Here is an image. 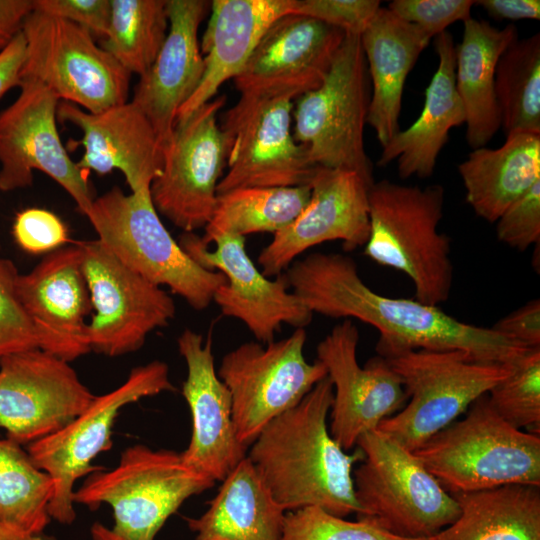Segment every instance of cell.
Wrapping results in <instances>:
<instances>
[{"mask_svg": "<svg viewBox=\"0 0 540 540\" xmlns=\"http://www.w3.org/2000/svg\"><path fill=\"white\" fill-rule=\"evenodd\" d=\"M332 402L327 376L250 445L248 459L286 512L315 506L342 518L361 514L353 466L364 455L358 447L348 454L332 438L327 426Z\"/></svg>", "mask_w": 540, "mask_h": 540, "instance_id": "cell-2", "label": "cell"}, {"mask_svg": "<svg viewBox=\"0 0 540 540\" xmlns=\"http://www.w3.org/2000/svg\"><path fill=\"white\" fill-rule=\"evenodd\" d=\"M283 275L313 314L354 318L376 328V350L382 357L417 349L459 350L480 362L514 365L531 349L491 327L459 321L438 306L379 294L343 253L308 254L293 261Z\"/></svg>", "mask_w": 540, "mask_h": 540, "instance_id": "cell-1", "label": "cell"}, {"mask_svg": "<svg viewBox=\"0 0 540 540\" xmlns=\"http://www.w3.org/2000/svg\"><path fill=\"white\" fill-rule=\"evenodd\" d=\"M496 413L509 425L540 433V347L531 348L510 374L488 393Z\"/></svg>", "mask_w": 540, "mask_h": 540, "instance_id": "cell-37", "label": "cell"}, {"mask_svg": "<svg viewBox=\"0 0 540 540\" xmlns=\"http://www.w3.org/2000/svg\"><path fill=\"white\" fill-rule=\"evenodd\" d=\"M215 481L184 463L181 453L143 444L127 447L112 469L99 468L74 491V504H108L113 524L94 522L91 540H155L167 520Z\"/></svg>", "mask_w": 540, "mask_h": 540, "instance_id": "cell-3", "label": "cell"}, {"mask_svg": "<svg viewBox=\"0 0 540 540\" xmlns=\"http://www.w3.org/2000/svg\"><path fill=\"white\" fill-rule=\"evenodd\" d=\"M444 188L382 179L369 189V235L364 254L407 275L415 299L433 306L448 300L453 283L451 240L438 231Z\"/></svg>", "mask_w": 540, "mask_h": 540, "instance_id": "cell-4", "label": "cell"}, {"mask_svg": "<svg viewBox=\"0 0 540 540\" xmlns=\"http://www.w3.org/2000/svg\"><path fill=\"white\" fill-rule=\"evenodd\" d=\"M12 234L19 247L30 254H48L69 242L66 224L43 208H28L17 213Z\"/></svg>", "mask_w": 540, "mask_h": 540, "instance_id": "cell-42", "label": "cell"}, {"mask_svg": "<svg viewBox=\"0 0 540 540\" xmlns=\"http://www.w3.org/2000/svg\"><path fill=\"white\" fill-rule=\"evenodd\" d=\"M169 28L166 0H111L108 31L100 46L130 74H145Z\"/></svg>", "mask_w": 540, "mask_h": 540, "instance_id": "cell-36", "label": "cell"}, {"mask_svg": "<svg viewBox=\"0 0 540 540\" xmlns=\"http://www.w3.org/2000/svg\"><path fill=\"white\" fill-rule=\"evenodd\" d=\"M458 172L469 206L477 216L495 223L540 181V134L512 132L496 149H473Z\"/></svg>", "mask_w": 540, "mask_h": 540, "instance_id": "cell-30", "label": "cell"}, {"mask_svg": "<svg viewBox=\"0 0 540 540\" xmlns=\"http://www.w3.org/2000/svg\"><path fill=\"white\" fill-rule=\"evenodd\" d=\"M409 402L376 429L410 451L451 424L514 365L480 362L459 350H408L384 357Z\"/></svg>", "mask_w": 540, "mask_h": 540, "instance_id": "cell-8", "label": "cell"}, {"mask_svg": "<svg viewBox=\"0 0 540 540\" xmlns=\"http://www.w3.org/2000/svg\"><path fill=\"white\" fill-rule=\"evenodd\" d=\"M460 514L431 540H540V486L452 494Z\"/></svg>", "mask_w": 540, "mask_h": 540, "instance_id": "cell-32", "label": "cell"}, {"mask_svg": "<svg viewBox=\"0 0 540 540\" xmlns=\"http://www.w3.org/2000/svg\"><path fill=\"white\" fill-rule=\"evenodd\" d=\"M104 244L123 264L152 284L167 286L193 309L202 311L227 282L218 271L195 262L163 225L150 188L125 194L112 187L84 213Z\"/></svg>", "mask_w": 540, "mask_h": 540, "instance_id": "cell-6", "label": "cell"}, {"mask_svg": "<svg viewBox=\"0 0 540 540\" xmlns=\"http://www.w3.org/2000/svg\"><path fill=\"white\" fill-rule=\"evenodd\" d=\"M94 397L70 362L43 350L0 360V429L22 446L62 429Z\"/></svg>", "mask_w": 540, "mask_h": 540, "instance_id": "cell-17", "label": "cell"}, {"mask_svg": "<svg viewBox=\"0 0 540 540\" xmlns=\"http://www.w3.org/2000/svg\"><path fill=\"white\" fill-rule=\"evenodd\" d=\"M356 446L364 455L353 471L359 516L406 538H431L458 518L456 499L414 452L378 429L360 436Z\"/></svg>", "mask_w": 540, "mask_h": 540, "instance_id": "cell-7", "label": "cell"}, {"mask_svg": "<svg viewBox=\"0 0 540 540\" xmlns=\"http://www.w3.org/2000/svg\"><path fill=\"white\" fill-rule=\"evenodd\" d=\"M32 10L31 0H0V51L22 31Z\"/></svg>", "mask_w": 540, "mask_h": 540, "instance_id": "cell-48", "label": "cell"}, {"mask_svg": "<svg viewBox=\"0 0 540 540\" xmlns=\"http://www.w3.org/2000/svg\"><path fill=\"white\" fill-rule=\"evenodd\" d=\"M473 5L471 0H393L387 8L432 39L449 25L469 19Z\"/></svg>", "mask_w": 540, "mask_h": 540, "instance_id": "cell-40", "label": "cell"}, {"mask_svg": "<svg viewBox=\"0 0 540 540\" xmlns=\"http://www.w3.org/2000/svg\"><path fill=\"white\" fill-rule=\"evenodd\" d=\"M57 118L82 131L83 154L78 168L89 175L119 170L131 192L149 189L161 173L164 150L145 115L127 101L98 113H91L69 102L60 101Z\"/></svg>", "mask_w": 540, "mask_h": 540, "instance_id": "cell-23", "label": "cell"}, {"mask_svg": "<svg viewBox=\"0 0 540 540\" xmlns=\"http://www.w3.org/2000/svg\"><path fill=\"white\" fill-rule=\"evenodd\" d=\"M499 241L524 251L540 242V181L514 201L497 219Z\"/></svg>", "mask_w": 540, "mask_h": 540, "instance_id": "cell-41", "label": "cell"}, {"mask_svg": "<svg viewBox=\"0 0 540 540\" xmlns=\"http://www.w3.org/2000/svg\"><path fill=\"white\" fill-rule=\"evenodd\" d=\"M33 10L70 21L100 42L110 24L111 0H32Z\"/></svg>", "mask_w": 540, "mask_h": 540, "instance_id": "cell-44", "label": "cell"}, {"mask_svg": "<svg viewBox=\"0 0 540 540\" xmlns=\"http://www.w3.org/2000/svg\"><path fill=\"white\" fill-rule=\"evenodd\" d=\"M175 390L165 362L153 360L136 366L120 386L95 395L88 407L62 429L26 446L34 464L53 482L48 508L51 520L67 525L76 519L75 483L101 468L92 462L112 447V429L120 411L142 398Z\"/></svg>", "mask_w": 540, "mask_h": 540, "instance_id": "cell-12", "label": "cell"}, {"mask_svg": "<svg viewBox=\"0 0 540 540\" xmlns=\"http://www.w3.org/2000/svg\"><path fill=\"white\" fill-rule=\"evenodd\" d=\"M438 66L425 92V102L417 120L399 130L382 147L377 165L396 161L399 177L428 178L449 139L452 128L465 124V112L456 89V45L450 32L435 37Z\"/></svg>", "mask_w": 540, "mask_h": 540, "instance_id": "cell-27", "label": "cell"}, {"mask_svg": "<svg viewBox=\"0 0 540 540\" xmlns=\"http://www.w3.org/2000/svg\"><path fill=\"white\" fill-rule=\"evenodd\" d=\"M50 476L39 469L22 445L0 439V524L43 534L51 517Z\"/></svg>", "mask_w": 540, "mask_h": 540, "instance_id": "cell-34", "label": "cell"}, {"mask_svg": "<svg viewBox=\"0 0 540 540\" xmlns=\"http://www.w3.org/2000/svg\"><path fill=\"white\" fill-rule=\"evenodd\" d=\"M0 540H56L53 536L30 534L17 528L0 524Z\"/></svg>", "mask_w": 540, "mask_h": 540, "instance_id": "cell-49", "label": "cell"}, {"mask_svg": "<svg viewBox=\"0 0 540 540\" xmlns=\"http://www.w3.org/2000/svg\"><path fill=\"white\" fill-rule=\"evenodd\" d=\"M349 521L322 508L309 506L285 515L282 540H431L406 538L386 530L374 518Z\"/></svg>", "mask_w": 540, "mask_h": 540, "instance_id": "cell-38", "label": "cell"}, {"mask_svg": "<svg viewBox=\"0 0 540 540\" xmlns=\"http://www.w3.org/2000/svg\"><path fill=\"white\" fill-rule=\"evenodd\" d=\"M309 186L247 187L217 195L212 217L201 238L208 245L225 234L273 235L291 224L307 205Z\"/></svg>", "mask_w": 540, "mask_h": 540, "instance_id": "cell-33", "label": "cell"}, {"mask_svg": "<svg viewBox=\"0 0 540 540\" xmlns=\"http://www.w3.org/2000/svg\"><path fill=\"white\" fill-rule=\"evenodd\" d=\"M298 94L288 89L240 93L223 115L228 170L217 195L247 187L310 186L319 166L297 143L291 121Z\"/></svg>", "mask_w": 540, "mask_h": 540, "instance_id": "cell-9", "label": "cell"}, {"mask_svg": "<svg viewBox=\"0 0 540 540\" xmlns=\"http://www.w3.org/2000/svg\"><path fill=\"white\" fill-rule=\"evenodd\" d=\"M19 301L39 349L72 362L90 352L86 318L92 312L77 242L44 256L16 281Z\"/></svg>", "mask_w": 540, "mask_h": 540, "instance_id": "cell-21", "label": "cell"}, {"mask_svg": "<svg viewBox=\"0 0 540 540\" xmlns=\"http://www.w3.org/2000/svg\"><path fill=\"white\" fill-rule=\"evenodd\" d=\"M26 55L22 31L0 51V98L21 83V70Z\"/></svg>", "mask_w": 540, "mask_h": 540, "instance_id": "cell-46", "label": "cell"}, {"mask_svg": "<svg viewBox=\"0 0 540 540\" xmlns=\"http://www.w3.org/2000/svg\"><path fill=\"white\" fill-rule=\"evenodd\" d=\"M286 513L246 456L222 481L207 510L185 521L194 540H282Z\"/></svg>", "mask_w": 540, "mask_h": 540, "instance_id": "cell-31", "label": "cell"}, {"mask_svg": "<svg viewBox=\"0 0 540 540\" xmlns=\"http://www.w3.org/2000/svg\"><path fill=\"white\" fill-rule=\"evenodd\" d=\"M18 275L15 264L0 256V360L39 349L36 332L17 295Z\"/></svg>", "mask_w": 540, "mask_h": 540, "instance_id": "cell-39", "label": "cell"}, {"mask_svg": "<svg viewBox=\"0 0 540 540\" xmlns=\"http://www.w3.org/2000/svg\"><path fill=\"white\" fill-rule=\"evenodd\" d=\"M495 95L505 134H540V34L516 39L500 56Z\"/></svg>", "mask_w": 540, "mask_h": 540, "instance_id": "cell-35", "label": "cell"}, {"mask_svg": "<svg viewBox=\"0 0 540 540\" xmlns=\"http://www.w3.org/2000/svg\"><path fill=\"white\" fill-rule=\"evenodd\" d=\"M491 328L529 348L540 347V301L534 299L499 319Z\"/></svg>", "mask_w": 540, "mask_h": 540, "instance_id": "cell-45", "label": "cell"}, {"mask_svg": "<svg viewBox=\"0 0 540 540\" xmlns=\"http://www.w3.org/2000/svg\"><path fill=\"white\" fill-rule=\"evenodd\" d=\"M225 102L224 95L214 97L176 120L163 168L150 185L157 212L184 232L204 228L215 208L227 166L226 140L218 124Z\"/></svg>", "mask_w": 540, "mask_h": 540, "instance_id": "cell-15", "label": "cell"}, {"mask_svg": "<svg viewBox=\"0 0 540 540\" xmlns=\"http://www.w3.org/2000/svg\"><path fill=\"white\" fill-rule=\"evenodd\" d=\"M346 33L314 18L287 14L264 33L234 78L241 93L288 89L298 96L317 88L328 73Z\"/></svg>", "mask_w": 540, "mask_h": 540, "instance_id": "cell-25", "label": "cell"}, {"mask_svg": "<svg viewBox=\"0 0 540 540\" xmlns=\"http://www.w3.org/2000/svg\"><path fill=\"white\" fill-rule=\"evenodd\" d=\"M359 331L344 319L318 343L317 360L327 370L333 385L329 432L344 450L356 446L364 433L400 411L407 401L403 385L382 356L357 361Z\"/></svg>", "mask_w": 540, "mask_h": 540, "instance_id": "cell-19", "label": "cell"}, {"mask_svg": "<svg viewBox=\"0 0 540 540\" xmlns=\"http://www.w3.org/2000/svg\"><path fill=\"white\" fill-rule=\"evenodd\" d=\"M294 8L295 0L211 1V14L200 43L205 55L203 77L177 119L213 99L224 82L242 71L266 30L278 18L294 13Z\"/></svg>", "mask_w": 540, "mask_h": 540, "instance_id": "cell-26", "label": "cell"}, {"mask_svg": "<svg viewBox=\"0 0 540 540\" xmlns=\"http://www.w3.org/2000/svg\"><path fill=\"white\" fill-rule=\"evenodd\" d=\"M474 4L498 20L540 19L539 0H480L474 1Z\"/></svg>", "mask_w": 540, "mask_h": 540, "instance_id": "cell-47", "label": "cell"}, {"mask_svg": "<svg viewBox=\"0 0 540 540\" xmlns=\"http://www.w3.org/2000/svg\"><path fill=\"white\" fill-rule=\"evenodd\" d=\"M370 97L360 36L346 34L322 83L297 97L292 113L293 136L315 165L355 171L374 183L364 146Z\"/></svg>", "mask_w": 540, "mask_h": 540, "instance_id": "cell-10", "label": "cell"}, {"mask_svg": "<svg viewBox=\"0 0 540 540\" xmlns=\"http://www.w3.org/2000/svg\"><path fill=\"white\" fill-rule=\"evenodd\" d=\"M304 328L281 340L250 341L226 353L217 374L228 388L238 441L247 449L276 417L296 406L322 379L325 366L307 362Z\"/></svg>", "mask_w": 540, "mask_h": 540, "instance_id": "cell-13", "label": "cell"}, {"mask_svg": "<svg viewBox=\"0 0 540 540\" xmlns=\"http://www.w3.org/2000/svg\"><path fill=\"white\" fill-rule=\"evenodd\" d=\"M450 494L508 484L540 486V437L516 429L492 408L487 394L466 416L413 451Z\"/></svg>", "mask_w": 540, "mask_h": 540, "instance_id": "cell-5", "label": "cell"}, {"mask_svg": "<svg viewBox=\"0 0 540 540\" xmlns=\"http://www.w3.org/2000/svg\"><path fill=\"white\" fill-rule=\"evenodd\" d=\"M90 294V351L117 357L139 350L154 330L176 314L173 298L123 264L98 239L77 241Z\"/></svg>", "mask_w": 540, "mask_h": 540, "instance_id": "cell-14", "label": "cell"}, {"mask_svg": "<svg viewBox=\"0 0 540 540\" xmlns=\"http://www.w3.org/2000/svg\"><path fill=\"white\" fill-rule=\"evenodd\" d=\"M187 367L181 393L191 414L192 432L180 452L185 464L216 481H223L247 456L235 433L232 400L214 364L211 334L185 329L177 339Z\"/></svg>", "mask_w": 540, "mask_h": 540, "instance_id": "cell-22", "label": "cell"}, {"mask_svg": "<svg viewBox=\"0 0 540 540\" xmlns=\"http://www.w3.org/2000/svg\"><path fill=\"white\" fill-rule=\"evenodd\" d=\"M371 185L355 171L319 166L305 208L259 253L262 273L267 277L282 274L299 255L323 242L340 240L345 251L364 246L369 235Z\"/></svg>", "mask_w": 540, "mask_h": 540, "instance_id": "cell-20", "label": "cell"}, {"mask_svg": "<svg viewBox=\"0 0 540 540\" xmlns=\"http://www.w3.org/2000/svg\"><path fill=\"white\" fill-rule=\"evenodd\" d=\"M516 39L513 24L497 28L472 17L463 22L462 40L456 46L455 84L472 150L485 147L501 127L495 71L500 56Z\"/></svg>", "mask_w": 540, "mask_h": 540, "instance_id": "cell-29", "label": "cell"}, {"mask_svg": "<svg viewBox=\"0 0 540 540\" xmlns=\"http://www.w3.org/2000/svg\"><path fill=\"white\" fill-rule=\"evenodd\" d=\"M430 40L382 6L360 35L372 86L366 123L382 147L400 130L404 85Z\"/></svg>", "mask_w": 540, "mask_h": 540, "instance_id": "cell-28", "label": "cell"}, {"mask_svg": "<svg viewBox=\"0 0 540 540\" xmlns=\"http://www.w3.org/2000/svg\"><path fill=\"white\" fill-rule=\"evenodd\" d=\"M22 33L21 80H35L60 101L98 113L128 101L131 74L86 29L32 10Z\"/></svg>", "mask_w": 540, "mask_h": 540, "instance_id": "cell-11", "label": "cell"}, {"mask_svg": "<svg viewBox=\"0 0 540 540\" xmlns=\"http://www.w3.org/2000/svg\"><path fill=\"white\" fill-rule=\"evenodd\" d=\"M380 7L376 0H295L294 13L360 36Z\"/></svg>", "mask_w": 540, "mask_h": 540, "instance_id": "cell-43", "label": "cell"}, {"mask_svg": "<svg viewBox=\"0 0 540 540\" xmlns=\"http://www.w3.org/2000/svg\"><path fill=\"white\" fill-rule=\"evenodd\" d=\"M210 4L205 0H166L167 37L134 88L131 101L150 122L163 150L172 137L179 110L203 77L198 29Z\"/></svg>", "mask_w": 540, "mask_h": 540, "instance_id": "cell-24", "label": "cell"}, {"mask_svg": "<svg viewBox=\"0 0 540 540\" xmlns=\"http://www.w3.org/2000/svg\"><path fill=\"white\" fill-rule=\"evenodd\" d=\"M245 237L225 234L208 250L200 236L184 232L179 244L199 265L221 272L227 282L217 288L213 301L224 316L243 322L257 342L267 344L283 324L304 328L313 313L289 291L283 274L271 280L260 271L245 247Z\"/></svg>", "mask_w": 540, "mask_h": 540, "instance_id": "cell-18", "label": "cell"}, {"mask_svg": "<svg viewBox=\"0 0 540 540\" xmlns=\"http://www.w3.org/2000/svg\"><path fill=\"white\" fill-rule=\"evenodd\" d=\"M19 88L15 101L0 112V191L30 187L38 170L61 186L84 215L95 196L88 175L61 141L60 100L35 80L23 79Z\"/></svg>", "mask_w": 540, "mask_h": 540, "instance_id": "cell-16", "label": "cell"}]
</instances>
